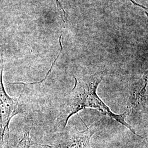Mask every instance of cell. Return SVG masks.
Wrapping results in <instances>:
<instances>
[{
	"label": "cell",
	"mask_w": 148,
	"mask_h": 148,
	"mask_svg": "<svg viewBox=\"0 0 148 148\" xmlns=\"http://www.w3.org/2000/svg\"><path fill=\"white\" fill-rule=\"evenodd\" d=\"M79 131L76 128L69 127L59 133L55 144L56 148H91L90 140L97 132L95 125Z\"/></svg>",
	"instance_id": "3"
},
{
	"label": "cell",
	"mask_w": 148,
	"mask_h": 148,
	"mask_svg": "<svg viewBox=\"0 0 148 148\" xmlns=\"http://www.w3.org/2000/svg\"><path fill=\"white\" fill-rule=\"evenodd\" d=\"M30 131H29L25 133L23 137L21 138V140L16 144V145L13 148H30L32 145H35L37 146L52 148V146L51 145H42V144H38L36 143L35 142H34L30 136Z\"/></svg>",
	"instance_id": "5"
},
{
	"label": "cell",
	"mask_w": 148,
	"mask_h": 148,
	"mask_svg": "<svg viewBox=\"0 0 148 148\" xmlns=\"http://www.w3.org/2000/svg\"><path fill=\"white\" fill-rule=\"evenodd\" d=\"M148 104V74H143L139 79L132 82L129 87L127 115L137 114L145 109Z\"/></svg>",
	"instance_id": "4"
},
{
	"label": "cell",
	"mask_w": 148,
	"mask_h": 148,
	"mask_svg": "<svg viewBox=\"0 0 148 148\" xmlns=\"http://www.w3.org/2000/svg\"><path fill=\"white\" fill-rule=\"evenodd\" d=\"M3 57L0 54V148H5L10 136L9 125L11 119L21 113L18 99L11 98L5 92L3 84Z\"/></svg>",
	"instance_id": "2"
},
{
	"label": "cell",
	"mask_w": 148,
	"mask_h": 148,
	"mask_svg": "<svg viewBox=\"0 0 148 148\" xmlns=\"http://www.w3.org/2000/svg\"><path fill=\"white\" fill-rule=\"evenodd\" d=\"M56 3H57V7L59 8V11H60L61 13V15L62 16H63V14L64 16H65V11L64 10L63 8L62 7V6L61 5V4H60V3L59 2V0H56Z\"/></svg>",
	"instance_id": "6"
},
{
	"label": "cell",
	"mask_w": 148,
	"mask_h": 148,
	"mask_svg": "<svg viewBox=\"0 0 148 148\" xmlns=\"http://www.w3.org/2000/svg\"><path fill=\"white\" fill-rule=\"evenodd\" d=\"M103 78L102 72L92 75L75 77L74 87L64 98L60 113L56 120V126L62 131L65 129L70 118L85 109H92L99 111L127 128L137 137L145 138L138 134L126 121L127 112L117 114L111 111L97 95V90Z\"/></svg>",
	"instance_id": "1"
}]
</instances>
